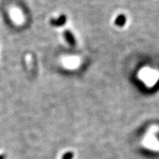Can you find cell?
Wrapping results in <instances>:
<instances>
[{
    "mask_svg": "<svg viewBox=\"0 0 159 159\" xmlns=\"http://www.w3.org/2000/svg\"><path fill=\"white\" fill-rule=\"evenodd\" d=\"M64 38L66 40V41L68 42L69 44L71 45H73L75 44V38L73 36L72 33H71L70 31L69 30H66L64 32Z\"/></svg>",
    "mask_w": 159,
    "mask_h": 159,
    "instance_id": "obj_2",
    "label": "cell"
},
{
    "mask_svg": "<svg viewBox=\"0 0 159 159\" xmlns=\"http://www.w3.org/2000/svg\"><path fill=\"white\" fill-rule=\"evenodd\" d=\"M5 155H0V159H5Z\"/></svg>",
    "mask_w": 159,
    "mask_h": 159,
    "instance_id": "obj_4",
    "label": "cell"
},
{
    "mask_svg": "<svg viewBox=\"0 0 159 159\" xmlns=\"http://www.w3.org/2000/svg\"><path fill=\"white\" fill-rule=\"evenodd\" d=\"M125 16H119L117 18L116 24V25H118L119 26L123 25L125 24Z\"/></svg>",
    "mask_w": 159,
    "mask_h": 159,
    "instance_id": "obj_3",
    "label": "cell"
},
{
    "mask_svg": "<svg viewBox=\"0 0 159 159\" xmlns=\"http://www.w3.org/2000/svg\"><path fill=\"white\" fill-rule=\"evenodd\" d=\"M66 21V16L62 15L61 16L57 19H51L50 24L52 26H55V27H60V26H62L65 24Z\"/></svg>",
    "mask_w": 159,
    "mask_h": 159,
    "instance_id": "obj_1",
    "label": "cell"
}]
</instances>
